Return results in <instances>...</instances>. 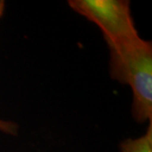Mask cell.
<instances>
[{
  "label": "cell",
  "instance_id": "obj_3",
  "mask_svg": "<svg viewBox=\"0 0 152 152\" xmlns=\"http://www.w3.org/2000/svg\"><path fill=\"white\" fill-rule=\"evenodd\" d=\"M120 152H152V121L144 135L136 139L129 138L121 142Z\"/></svg>",
  "mask_w": 152,
  "mask_h": 152
},
{
  "label": "cell",
  "instance_id": "obj_5",
  "mask_svg": "<svg viewBox=\"0 0 152 152\" xmlns=\"http://www.w3.org/2000/svg\"><path fill=\"white\" fill-rule=\"evenodd\" d=\"M4 7H5V3L3 0H0V18L2 17L4 11Z\"/></svg>",
  "mask_w": 152,
  "mask_h": 152
},
{
  "label": "cell",
  "instance_id": "obj_1",
  "mask_svg": "<svg viewBox=\"0 0 152 152\" xmlns=\"http://www.w3.org/2000/svg\"><path fill=\"white\" fill-rule=\"evenodd\" d=\"M111 78L133 91L132 115L136 122L152 121V44L140 37L107 45Z\"/></svg>",
  "mask_w": 152,
  "mask_h": 152
},
{
  "label": "cell",
  "instance_id": "obj_4",
  "mask_svg": "<svg viewBox=\"0 0 152 152\" xmlns=\"http://www.w3.org/2000/svg\"><path fill=\"white\" fill-rule=\"evenodd\" d=\"M0 131L10 135H17L19 133V125L15 122L0 118Z\"/></svg>",
  "mask_w": 152,
  "mask_h": 152
},
{
  "label": "cell",
  "instance_id": "obj_2",
  "mask_svg": "<svg viewBox=\"0 0 152 152\" xmlns=\"http://www.w3.org/2000/svg\"><path fill=\"white\" fill-rule=\"evenodd\" d=\"M71 9L101 29L107 45L140 37L127 0H69Z\"/></svg>",
  "mask_w": 152,
  "mask_h": 152
}]
</instances>
